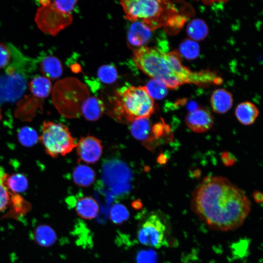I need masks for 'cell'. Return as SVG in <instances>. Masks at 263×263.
Returning <instances> with one entry per match:
<instances>
[{
  "label": "cell",
  "mask_w": 263,
  "mask_h": 263,
  "mask_svg": "<svg viewBox=\"0 0 263 263\" xmlns=\"http://www.w3.org/2000/svg\"><path fill=\"white\" fill-rule=\"evenodd\" d=\"M39 3L41 6L37 11L35 20L39 29L44 33L56 36L72 23L71 14L57 9L52 0H40Z\"/></svg>",
  "instance_id": "52a82bcc"
},
{
  "label": "cell",
  "mask_w": 263,
  "mask_h": 263,
  "mask_svg": "<svg viewBox=\"0 0 263 263\" xmlns=\"http://www.w3.org/2000/svg\"><path fill=\"white\" fill-rule=\"evenodd\" d=\"M253 197L257 203L263 205V194L261 192L255 191L253 193Z\"/></svg>",
  "instance_id": "e575fe53"
},
{
  "label": "cell",
  "mask_w": 263,
  "mask_h": 263,
  "mask_svg": "<svg viewBox=\"0 0 263 263\" xmlns=\"http://www.w3.org/2000/svg\"><path fill=\"white\" fill-rule=\"evenodd\" d=\"M133 60L144 73L176 89L185 84L197 85L220 84L222 78L209 70L193 72L182 63L177 51L166 53L155 47L142 46L133 50Z\"/></svg>",
  "instance_id": "7a4b0ae2"
},
{
  "label": "cell",
  "mask_w": 263,
  "mask_h": 263,
  "mask_svg": "<svg viewBox=\"0 0 263 263\" xmlns=\"http://www.w3.org/2000/svg\"><path fill=\"white\" fill-rule=\"evenodd\" d=\"M29 89L35 97L43 99L50 94L52 83L47 78L43 76H38L31 80L29 83Z\"/></svg>",
  "instance_id": "44dd1931"
},
{
  "label": "cell",
  "mask_w": 263,
  "mask_h": 263,
  "mask_svg": "<svg viewBox=\"0 0 263 263\" xmlns=\"http://www.w3.org/2000/svg\"><path fill=\"white\" fill-rule=\"evenodd\" d=\"M77 0H52L53 4L59 10L70 13L73 10Z\"/></svg>",
  "instance_id": "1f68e13d"
},
{
  "label": "cell",
  "mask_w": 263,
  "mask_h": 263,
  "mask_svg": "<svg viewBox=\"0 0 263 263\" xmlns=\"http://www.w3.org/2000/svg\"><path fill=\"white\" fill-rule=\"evenodd\" d=\"M152 126L148 118H140L132 122L130 132L136 139L148 143L154 139Z\"/></svg>",
  "instance_id": "2e32d148"
},
{
  "label": "cell",
  "mask_w": 263,
  "mask_h": 263,
  "mask_svg": "<svg viewBox=\"0 0 263 263\" xmlns=\"http://www.w3.org/2000/svg\"><path fill=\"white\" fill-rule=\"evenodd\" d=\"M129 212L127 207L119 203L114 205L111 209L110 218L115 224H121L129 218Z\"/></svg>",
  "instance_id": "f1b7e54d"
},
{
  "label": "cell",
  "mask_w": 263,
  "mask_h": 263,
  "mask_svg": "<svg viewBox=\"0 0 263 263\" xmlns=\"http://www.w3.org/2000/svg\"><path fill=\"white\" fill-rule=\"evenodd\" d=\"M11 53L7 46L2 43H0V68H2L10 62Z\"/></svg>",
  "instance_id": "d6a6232c"
},
{
  "label": "cell",
  "mask_w": 263,
  "mask_h": 263,
  "mask_svg": "<svg viewBox=\"0 0 263 263\" xmlns=\"http://www.w3.org/2000/svg\"><path fill=\"white\" fill-rule=\"evenodd\" d=\"M105 106L99 98L89 97L83 103L81 114L87 120L94 121L99 119L104 113Z\"/></svg>",
  "instance_id": "e0dca14e"
},
{
  "label": "cell",
  "mask_w": 263,
  "mask_h": 263,
  "mask_svg": "<svg viewBox=\"0 0 263 263\" xmlns=\"http://www.w3.org/2000/svg\"><path fill=\"white\" fill-rule=\"evenodd\" d=\"M185 122L188 127L192 131L201 133L208 131L212 127L214 118L208 110L199 108L187 115Z\"/></svg>",
  "instance_id": "7c38bea8"
},
{
  "label": "cell",
  "mask_w": 263,
  "mask_h": 263,
  "mask_svg": "<svg viewBox=\"0 0 263 263\" xmlns=\"http://www.w3.org/2000/svg\"><path fill=\"white\" fill-rule=\"evenodd\" d=\"M137 261L138 263H156V254L152 250L142 251L137 255Z\"/></svg>",
  "instance_id": "4dcf8cb0"
},
{
  "label": "cell",
  "mask_w": 263,
  "mask_h": 263,
  "mask_svg": "<svg viewBox=\"0 0 263 263\" xmlns=\"http://www.w3.org/2000/svg\"><path fill=\"white\" fill-rule=\"evenodd\" d=\"M97 76L102 82L111 84L114 82L117 79V70L113 65H104L98 69Z\"/></svg>",
  "instance_id": "f546056e"
},
{
  "label": "cell",
  "mask_w": 263,
  "mask_h": 263,
  "mask_svg": "<svg viewBox=\"0 0 263 263\" xmlns=\"http://www.w3.org/2000/svg\"><path fill=\"white\" fill-rule=\"evenodd\" d=\"M90 97L87 87L75 77L57 81L52 92L53 103L58 112L69 117L81 114L84 102Z\"/></svg>",
  "instance_id": "5b68a950"
},
{
  "label": "cell",
  "mask_w": 263,
  "mask_h": 263,
  "mask_svg": "<svg viewBox=\"0 0 263 263\" xmlns=\"http://www.w3.org/2000/svg\"><path fill=\"white\" fill-rule=\"evenodd\" d=\"M166 228L160 217L149 216L137 231V238L142 244L159 248L167 245Z\"/></svg>",
  "instance_id": "9c48e42d"
},
{
  "label": "cell",
  "mask_w": 263,
  "mask_h": 263,
  "mask_svg": "<svg viewBox=\"0 0 263 263\" xmlns=\"http://www.w3.org/2000/svg\"><path fill=\"white\" fill-rule=\"evenodd\" d=\"M187 31L190 39L196 41L205 38L208 33V29L203 20L196 19L188 23Z\"/></svg>",
  "instance_id": "603a6c76"
},
{
  "label": "cell",
  "mask_w": 263,
  "mask_h": 263,
  "mask_svg": "<svg viewBox=\"0 0 263 263\" xmlns=\"http://www.w3.org/2000/svg\"><path fill=\"white\" fill-rule=\"evenodd\" d=\"M95 173L94 169L85 165L76 166L72 173V178L75 184L81 187H88L95 179Z\"/></svg>",
  "instance_id": "ffe728a7"
},
{
  "label": "cell",
  "mask_w": 263,
  "mask_h": 263,
  "mask_svg": "<svg viewBox=\"0 0 263 263\" xmlns=\"http://www.w3.org/2000/svg\"><path fill=\"white\" fill-rule=\"evenodd\" d=\"M34 238L39 245L48 246L55 243L56 236L55 231L50 226L40 225L35 229Z\"/></svg>",
  "instance_id": "7402d4cb"
},
{
  "label": "cell",
  "mask_w": 263,
  "mask_h": 263,
  "mask_svg": "<svg viewBox=\"0 0 263 263\" xmlns=\"http://www.w3.org/2000/svg\"><path fill=\"white\" fill-rule=\"evenodd\" d=\"M21 144L26 147H31L37 143L39 137L36 131L29 127H24L19 130L18 134Z\"/></svg>",
  "instance_id": "4316f807"
},
{
  "label": "cell",
  "mask_w": 263,
  "mask_h": 263,
  "mask_svg": "<svg viewBox=\"0 0 263 263\" xmlns=\"http://www.w3.org/2000/svg\"><path fill=\"white\" fill-rule=\"evenodd\" d=\"M6 184L10 191L16 194L25 191L28 184L26 177L21 173L7 174Z\"/></svg>",
  "instance_id": "cb8c5ba5"
},
{
  "label": "cell",
  "mask_w": 263,
  "mask_h": 263,
  "mask_svg": "<svg viewBox=\"0 0 263 263\" xmlns=\"http://www.w3.org/2000/svg\"><path fill=\"white\" fill-rule=\"evenodd\" d=\"M151 31L141 21L133 22L128 33L127 40L129 45L136 48L144 46L150 39Z\"/></svg>",
  "instance_id": "4fadbf2b"
},
{
  "label": "cell",
  "mask_w": 263,
  "mask_h": 263,
  "mask_svg": "<svg viewBox=\"0 0 263 263\" xmlns=\"http://www.w3.org/2000/svg\"><path fill=\"white\" fill-rule=\"evenodd\" d=\"M2 118V115H1V110H0V121L1 120Z\"/></svg>",
  "instance_id": "d590c367"
},
{
  "label": "cell",
  "mask_w": 263,
  "mask_h": 263,
  "mask_svg": "<svg viewBox=\"0 0 263 263\" xmlns=\"http://www.w3.org/2000/svg\"><path fill=\"white\" fill-rule=\"evenodd\" d=\"M178 52L186 59L196 58L200 52L199 44L190 38L185 39L180 43Z\"/></svg>",
  "instance_id": "d4e9b609"
},
{
  "label": "cell",
  "mask_w": 263,
  "mask_h": 263,
  "mask_svg": "<svg viewBox=\"0 0 263 263\" xmlns=\"http://www.w3.org/2000/svg\"><path fill=\"white\" fill-rule=\"evenodd\" d=\"M7 174L0 177V213L11 204L13 193L9 189L6 184Z\"/></svg>",
  "instance_id": "83f0119b"
},
{
  "label": "cell",
  "mask_w": 263,
  "mask_h": 263,
  "mask_svg": "<svg viewBox=\"0 0 263 263\" xmlns=\"http://www.w3.org/2000/svg\"><path fill=\"white\" fill-rule=\"evenodd\" d=\"M145 87L148 94L153 99H161L168 94V88L165 84L157 79L150 80Z\"/></svg>",
  "instance_id": "484cf974"
},
{
  "label": "cell",
  "mask_w": 263,
  "mask_h": 263,
  "mask_svg": "<svg viewBox=\"0 0 263 263\" xmlns=\"http://www.w3.org/2000/svg\"><path fill=\"white\" fill-rule=\"evenodd\" d=\"M232 94L224 89H218L213 92L210 103L214 112L217 113H225L232 107L233 104Z\"/></svg>",
  "instance_id": "5bb4252c"
},
{
  "label": "cell",
  "mask_w": 263,
  "mask_h": 263,
  "mask_svg": "<svg viewBox=\"0 0 263 263\" xmlns=\"http://www.w3.org/2000/svg\"><path fill=\"white\" fill-rule=\"evenodd\" d=\"M74 207L77 215L85 220L95 218L99 211L97 202L90 196H85L79 198L75 203Z\"/></svg>",
  "instance_id": "9a60e30c"
},
{
  "label": "cell",
  "mask_w": 263,
  "mask_h": 263,
  "mask_svg": "<svg viewBox=\"0 0 263 263\" xmlns=\"http://www.w3.org/2000/svg\"><path fill=\"white\" fill-rule=\"evenodd\" d=\"M103 147L97 138L88 135L81 138L76 145L79 160L87 164H94L100 158Z\"/></svg>",
  "instance_id": "8fae6325"
},
{
  "label": "cell",
  "mask_w": 263,
  "mask_h": 263,
  "mask_svg": "<svg viewBox=\"0 0 263 263\" xmlns=\"http://www.w3.org/2000/svg\"><path fill=\"white\" fill-rule=\"evenodd\" d=\"M223 160L226 166H231L235 162L234 156L230 153L225 152L223 154Z\"/></svg>",
  "instance_id": "836d02e7"
},
{
  "label": "cell",
  "mask_w": 263,
  "mask_h": 263,
  "mask_svg": "<svg viewBox=\"0 0 263 263\" xmlns=\"http://www.w3.org/2000/svg\"><path fill=\"white\" fill-rule=\"evenodd\" d=\"M244 193L227 178L205 177L192 192V211L209 228L222 231L240 227L251 210Z\"/></svg>",
  "instance_id": "6da1fadb"
},
{
  "label": "cell",
  "mask_w": 263,
  "mask_h": 263,
  "mask_svg": "<svg viewBox=\"0 0 263 263\" xmlns=\"http://www.w3.org/2000/svg\"><path fill=\"white\" fill-rule=\"evenodd\" d=\"M25 88V79L19 74L0 75V102L17 99Z\"/></svg>",
  "instance_id": "30bf717a"
},
{
  "label": "cell",
  "mask_w": 263,
  "mask_h": 263,
  "mask_svg": "<svg viewBox=\"0 0 263 263\" xmlns=\"http://www.w3.org/2000/svg\"><path fill=\"white\" fill-rule=\"evenodd\" d=\"M39 139L46 152L52 157L64 156L76 147L75 139L63 124L44 121Z\"/></svg>",
  "instance_id": "8992f818"
},
{
  "label": "cell",
  "mask_w": 263,
  "mask_h": 263,
  "mask_svg": "<svg viewBox=\"0 0 263 263\" xmlns=\"http://www.w3.org/2000/svg\"><path fill=\"white\" fill-rule=\"evenodd\" d=\"M125 18L132 22L141 21L152 31L164 27L176 33L187 20L175 4L169 0H128L120 1Z\"/></svg>",
  "instance_id": "3957f363"
},
{
  "label": "cell",
  "mask_w": 263,
  "mask_h": 263,
  "mask_svg": "<svg viewBox=\"0 0 263 263\" xmlns=\"http://www.w3.org/2000/svg\"><path fill=\"white\" fill-rule=\"evenodd\" d=\"M39 69L43 76L50 80L58 78L61 75L63 72L61 61L56 57L53 56L44 57L40 63Z\"/></svg>",
  "instance_id": "ac0fdd59"
},
{
  "label": "cell",
  "mask_w": 263,
  "mask_h": 263,
  "mask_svg": "<svg viewBox=\"0 0 263 263\" xmlns=\"http://www.w3.org/2000/svg\"><path fill=\"white\" fill-rule=\"evenodd\" d=\"M112 113L119 121L132 122L140 118H148L154 112V99L145 86L123 87L115 92Z\"/></svg>",
  "instance_id": "277c9868"
},
{
  "label": "cell",
  "mask_w": 263,
  "mask_h": 263,
  "mask_svg": "<svg viewBox=\"0 0 263 263\" xmlns=\"http://www.w3.org/2000/svg\"><path fill=\"white\" fill-rule=\"evenodd\" d=\"M102 175L104 182L116 193L127 191L130 188L131 171L119 160H110L105 163Z\"/></svg>",
  "instance_id": "ba28073f"
},
{
  "label": "cell",
  "mask_w": 263,
  "mask_h": 263,
  "mask_svg": "<svg viewBox=\"0 0 263 263\" xmlns=\"http://www.w3.org/2000/svg\"><path fill=\"white\" fill-rule=\"evenodd\" d=\"M259 114L257 107L252 103L244 101L238 104L235 111L237 120L242 124L249 125L253 124Z\"/></svg>",
  "instance_id": "d6986e66"
}]
</instances>
